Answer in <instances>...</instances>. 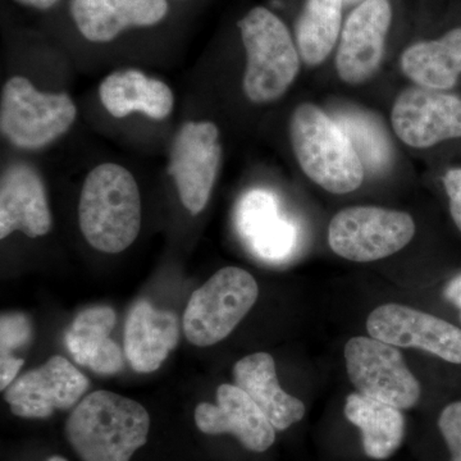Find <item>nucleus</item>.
<instances>
[{
    "label": "nucleus",
    "instance_id": "1",
    "mask_svg": "<svg viewBox=\"0 0 461 461\" xmlns=\"http://www.w3.org/2000/svg\"><path fill=\"white\" fill-rule=\"evenodd\" d=\"M149 429L141 403L102 390L77 403L66 421V437L81 461H130L147 444Z\"/></svg>",
    "mask_w": 461,
    "mask_h": 461
},
{
    "label": "nucleus",
    "instance_id": "2",
    "mask_svg": "<svg viewBox=\"0 0 461 461\" xmlns=\"http://www.w3.org/2000/svg\"><path fill=\"white\" fill-rule=\"evenodd\" d=\"M81 232L91 247L117 254L131 247L141 226V199L132 173L115 163L95 167L78 203Z\"/></svg>",
    "mask_w": 461,
    "mask_h": 461
},
{
    "label": "nucleus",
    "instance_id": "3",
    "mask_svg": "<svg viewBox=\"0 0 461 461\" xmlns=\"http://www.w3.org/2000/svg\"><path fill=\"white\" fill-rule=\"evenodd\" d=\"M290 138L302 171L321 189L348 194L359 189L366 168L338 123L312 103L293 112Z\"/></svg>",
    "mask_w": 461,
    "mask_h": 461
},
{
    "label": "nucleus",
    "instance_id": "4",
    "mask_svg": "<svg viewBox=\"0 0 461 461\" xmlns=\"http://www.w3.org/2000/svg\"><path fill=\"white\" fill-rule=\"evenodd\" d=\"M247 50L242 87L257 104L276 102L295 81L300 71L299 50L287 26L269 9L257 7L239 23Z\"/></svg>",
    "mask_w": 461,
    "mask_h": 461
},
{
    "label": "nucleus",
    "instance_id": "5",
    "mask_svg": "<svg viewBox=\"0 0 461 461\" xmlns=\"http://www.w3.org/2000/svg\"><path fill=\"white\" fill-rule=\"evenodd\" d=\"M259 287L250 273L226 267L194 291L185 311L184 332L191 344L206 348L222 341L256 304Z\"/></svg>",
    "mask_w": 461,
    "mask_h": 461
},
{
    "label": "nucleus",
    "instance_id": "6",
    "mask_svg": "<svg viewBox=\"0 0 461 461\" xmlns=\"http://www.w3.org/2000/svg\"><path fill=\"white\" fill-rule=\"evenodd\" d=\"M76 115L77 108L67 94L42 93L21 76L3 87L0 130L14 147H47L71 129Z\"/></svg>",
    "mask_w": 461,
    "mask_h": 461
},
{
    "label": "nucleus",
    "instance_id": "7",
    "mask_svg": "<svg viewBox=\"0 0 461 461\" xmlns=\"http://www.w3.org/2000/svg\"><path fill=\"white\" fill-rule=\"evenodd\" d=\"M414 235V220L405 212L351 206L330 220L329 244L344 259L368 263L402 250Z\"/></svg>",
    "mask_w": 461,
    "mask_h": 461
},
{
    "label": "nucleus",
    "instance_id": "8",
    "mask_svg": "<svg viewBox=\"0 0 461 461\" xmlns=\"http://www.w3.org/2000/svg\"><path fill=\"white\" fill-rule=\"evenodd\" d=\"M348 378L357 393L411 409L420 397V384L408 368L396 346L373 338H353L345 346Z\"/></svg>",
    "mask_w": 461,
    "mask_h": 461
},
{
    "label": "nucleus",
    "instance_id": "9",
    "mask_svg": "<svg viewBox=\"0 0 461 461\" xmlns=\"http://www.w3.org/2000/svg\"><path fill=\"white\" fill-rule=\"evenodd\" d=\"M222 160L220 130L213 122H187L181 127L169 154L168 172L191 214L208 204Z\"/></svg>",
    "mask_w": 461,
    "mask_h": 461
},
{
    "label": "nucleus",
    "instance_id": "10",
    "mask_svg": "<svg viewBox=\"0 0 461 461\" xmlns=\"http://www.w3.org/2000/svg\"><path fill=\"white\" fill-rule=\"evenodd\" d=\"M391 123L400 140L415 149L461 138V98L418 85L409 87L393 103Z\"/></svg>",
    "mask_w": 461,
    "mask_h": 461
},
{
    "label": "nucleus",
    "instance_id": "11",
    "mask_svg": "<svg viewBox=\"0 0 461 461\" xmlns=\"http://www.w3.org/2000/svg\"><path fill=\"white\" fill-rule=\"evenodd\" d=\"M366 330L373 339L396 348H421L446 362L461 364V330L411 306H378L369 314Z\"/></svg>",
    "mask_w": 461,
    "mask_h": 461
},
{
    "label": "nucleus",
    "instance_id": "12",
    "mask_svg": "<svg viewBox=\"0 0 461 461\" xmlns=\"http://www.w3.org/2000/svg\"><path fill=\"white\" fill-rule=\"evenodd\" d=\"M391 21L393 8L388 0H364L351 12L336 54V68L345 84H363L377 74Z\"/></svg>",
    "mask_w": 461,
    "mask_h": 461
},
{
    "label": "nucleus",
    "instance_id": "13",
    "mask_svg": "<svg viewBox=\"0 0 461 461\" xmlns=\"http://www.w3.org/2000/svg\"><path fill=\"white\" fill-rule=\"evenodd\" d=\"M89 381L66 357L56 355L44 366L25 373L7 388L5 402L14 415L41 420L54 411L71 409L83 397Z\"/></svg>",
    "mask_w": 461,
    "mask_h": 461
},
{
    "label": "nucleus",
    "instance_id": "14",
    "mask_svg": "<svg viewBox=\"0 0 461 461\" xmlns=\"http://www.w3.org/2000/svg\"><path fill=\"white\" fill-rule=\"evenodd\" d=\"M195 423L205 435H233L254 453L268 450L276 439V429L259 406L239 386L222 384L217 390V405L196 406Z\"/></svg>",
    "mask_w": 461,
    "mask_h": 461
},
{
    "label": "nucleus",
    "instance_id": "15",
    "mask_svg": "<svg viewBox=\"0 0 461 461\" xmlns=\"http://www.w3.org/2000/svg\"><path fill=\"white\" fill-rule=\"evenodd\" d=\"M236 226L250 250L266 262H284L295 250L296 226L281 217L277 199L268 191L251 190L242 196Z\"/></svg>",
    "mask_w": 461,
    "mask_h": 461
},
{
    "label": "nucleus",
    "instance_id": "16",
    "mask_svg": "<svg viewBox=\"0 0 461 461\" xmlns=\"http://www.w3.org/2000/svg\"><path fill=\"white\" fill-rule=\"evenodd\" d=\"M47 191L32 167L14 165L0 181V239L21 230L29 238L47 235L51 229Z\"/></svg>",
    "mask_w": 461,
    "mask_h": 461
},
{
    "label": "nucleus",
    "instance_id": "17",
    "mask_svg": "<svg viewBox=\"0 0 461 461\" xmlns=\"http://www.w3.org/2000/svg\"><path fill=\"white\" fill-rule=\"evenodd\" d=\"M178 339L177 317L142 300L136 303L127 318L124 353L133 371L151 373L159 369Z\"/></svg>",
    "mask_w": 461,
    "mask_h": 461
},
{
    "label": "nucleus",
    "instance_id": "18",
    "mask_svg": "<svg viewBox=\"0 0 461 461\" xmlns=\"http://www.w3.org/2000/svg\"><path fill=\"white\" fill-rule=\"evenodd\" d=\"M168 11L167 0H72L71 14L84 38L113 41L131 26H151Z\"/></svg>",
    "mask_w": 461,
    "mask_h": 461
},
{
    "label": "nucleus",
    "instance_id": "19",
    "mask_svg": "<svg viewBox=\"0 0 461 461\" xmlns=\"http://www.w3.org/2000/svg\"><path fill=\"white\" fill-rule=\"evenodd\" d=\"M233 377L236 386L251 397L276 429H287L304 417V403L288 395L278 384L271 355L256 353L242 357L233 366Z\"/></svg>",
    "mask_w": 461,
    "mask_h": 461
},
{
    "label": "nucleus",
    "instance_id": "20",
    "mask_svg": "<svg viewBox=\"0 0 461 461\" xmlns=\"http://www.w3.org/2000/svg\"><path fill=\"white\" fill-rule=\"evenodd\" d=\"M102 104L115 118L144 113L153 120H165L172 113L175 98L171 87L138 69L113 72L99 86Z\"/></svg>",
    "mask_w": 461,
    "mask_h": 461
},
{
    "label": "nucleus",
    "instance_id": "21",
    "mask_svg": "<svg viewBox=\"0 0 461 461\" xmlns=\"http://www.w3.org/2000/svg\"><path fill=\"white\" fill-rule=\"evenodd\" d=\"M115 324V312L109 306L85 309L66 333V346L75 362L98 375L122 371L120 346L109 338Z\"/></svg>",
    "mask_w": 461,
    "mask_h": 461
},
{
    "label": "nucleus",
    "instance_id": "22",
    "mask_svg": "<svg viewBox=\"0 0 461 461\" xmlns=\"http://www.w3.org/2000/svg\"><path fill=\"white\" fill-rule=\"evenodd\" d=\"M402 69L418 86L450 90L461 75V27L438 41H420L402 54Z\"/></svg>",
    "mask_w": 461,
    "mask_h": 461
},
{
    "label": "nucleus",
    "instance_id": "23",
    "mask_svg": "<svg viewBox=\"0 0 461 461\" xmlns=\"http://www.w3.org/2000/svg\"><path fill=\"white\" fill-rule=\"evenodd\" d=\"M345 417L362 430L364 453L371 459H388L402 444L405 418L396 406L351 393L346 399Z\"/></svg>",
    "mask_w": 461,
    "mask_h": 461
},
{
    "label": "nucleus",
    "instance_id": "24",
    "mask_svg": "<svg viewBox=\"0 0 461 461\" xmlns=\"http://www.w3.org/2000/svg\"><path fill=\"white\" fill-rule=\"evenodd\" d=\"M344 0H306L296 25V47L305 65L320 66L341 35Z\"/></svg>",
    "mask_w": 461,
    "mask_h": 461
},
{
    "label": "nucleus",
    "instance_id": "25",
    "mask_svg": "<svg viewBox=\"0 0 461 461\" xmlns=\"http://www.w3.org/2000/svg\"><path fill=\"white\" fill-rule=\"evenodd\" d=\"M333 121L348 136L364 168L384 172L393 160V147L384 124L369 112L342 108L333 112Z\"/></svg>",
    "mask_w": 461,
    "mask_h": 461
},
{
    "label": "nucleus",
    "instance_id": "26",
    "mask_svg": "<svg viewBox=\"0 0 461 461\" xmlns=\"http://www.w3.org/2000/svg\"><path fill=\"white\" fill-rule=\"evenodd\" d=\"M32 327L29 317L23 313H7L0 320V357L12 355L32 339Z\"/></svg>",
    "mask_w": 461,
    "mask_h": 461
},
{
    "label": "nucleus",
    "instance_id": "27",
    "mask_svg": "<svg viewBox=\"0 0 461 461\" xmlns=\"http://www.w3.org/2000/svg\"><path fill=\"white\" fill-rule=\"evenodd\" d=\"M439 430L451 453V461H461V402L446 406L439 415Z\"/></svg>",
    "mask_w": 461,
    "mask_h": 461
},
{
    "label": "nucleus",
    "instance_id": "28",
    "mask_svg": "<svg viewBox=\"0 0 461 461\" xmlns=\"http://www.w3.org/2000/svg\"><path fill=\"white\" fill-rule=\"evenodd\" d=\"M444 185L450 200L451 215L457 229L461 230V168L446 172Z\"/></svg>",
    "mask_w": 461,
    "mask_h": 461
},
{
    "label": "nucleus",
    "instance_id": "29",
    "mask_svg": "<svg viewBox=\"0 0 461 461\" xmlns=\"http://www.w3.org/2000/svg\"><path fill=\"white\" fill-rule=\"evenodd\" d=\"M23 364H25V360L12 357V355L0 357V390H5L14 384Z\"/></svg>",
    "mask_w": 461,
    "mask_h": 461
},
{
    "label": "nucleus",
    "instance_id": "30",
    "mask_svg": "<svg viewBox=\"0 0 461 461\" xmlns=\"http://www.w3.org/2000/svg\"><path fill=\"white\" fill-rule=\"evenodd\" d=\"M446 295L448 296V299L453 300L455 304L459 305L461 309V276L450 282L448 287L446 288Z\"/></svg>",
    "mask_w": 461,
    "mask_h": 461
},
{
    "label": "nucleus",
    "instance_id": "31",
    "mask_svg": "<svg viewBox=\"0 0 461 461\" xmlns=\"http://www.w3.org/2000/svg\"><path fill=\"white\" fill-rule=\"evenodd\" d=\"M21 5H30V7L39 9H48L53 7L58 0H16Z\"/></svg>",
    "mask_w": 461,
    "mask_h": 461
},
{
    "label": "nucleus",
    "instance_id": "32",
    "mask_svg": "<svg viewBox=\"0 0 461 461\" xmlns=\"http://www.w3.org/2000/svg\"><path fill=\"white\" fill-rule=\"evenodd\" d=\"M48 461H67L65 457L62 456H51Z\"/></svg>",
    "mask_w": 461,
    "mask_h": 461
},
{
    "label": "nucleus",
    "instance_id": "33",
    "mask_svg": "<svg viewBox=\"0 0 461 461\" xmlns=\"http://www.w3.org/2000/svg\"><path fill=\"white\" fill-rule=\"evenodd\" d=\"M348 2H351V0H348Z\"/></svg>",
    "mask_w": 461,
    "mask_h": 461
}]
</instances>
